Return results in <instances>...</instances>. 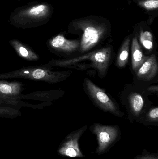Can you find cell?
<instances>
[{
    "instance_id": "ac0fdd59",
    "label": "cell",
    "mask_w": 158,
    "mask_h": 159,
    "mask_svg": "<svg viewBox=\"0 0 158 159\" xmlns=\"http://www.w3.org/2000/svg\"><path fill=\"white\" fill-rule=\"evenodd\" d=\"M139 4L147 10L157 9L158 7V0H142Z\"/></svg>"
},
{
    "instance_id": "5b68a950",
    "label": "cell",
    "mask_w": 158,
    "mask_h": 159,
    "mask_svg": "<svg viewBox=\"0 0 158 159\" xmlns=\"http://www.w3.org/2000/svg\"><path fill=\"white\" fill-rule=\"evenodd\" d=\"M93 132L97 136L98 147L96 153L102 154L116 140L118 134L117 126H106L96 123L92 126Z\"/></svg>"
},
{
    "instance_id": "4fadbf2b",
    "label": "cell",
    "mask_w": 158,
    "mask_h": 159,
    "mask_svg": "<svg viewBox=\"0 0 158 159\" xmlns=\"http://www.w3.org/2000/svg\"><path fill=\"white\" fill-rule=\"evenodd\" d=\"M9 43L15 49L19 57L29 61H36L40 57L32 48L16 39L9 41Z\"/></svg>"
},
{
    "instance_id": "3957f363",
    "label": "cell",
    "mask_w": 158,
    "mask_h": 159,
    "mask_svg": "<svg viewBox=\"0 0 158 159\" xmlns=\"http://www.w3.org/2000/svg\"><path fill=\"white\" fill-rule=\"evenodd\" d=\"M83 86L85 93L98 108L119 117L124 116V113L121 111L118 104L114 99L91 80L85 78Z\"/></svg>"
},
{
    "instance_id": "e0dca14e",
    "label": "cell",
    "mask_w": 158,
    "mask_h": 159,
    "mask_svg": "<svg viewBox=\"0 0 158 159\" xmlns=\"http://www.w3.org/2000/svg\"><path fill=\"white\" fill-rule=\"evenodd\" d=\"M21 113L19 108L5 104H0V117L15 118L20 116Z\"/></svg>"
},
{
    "instance_id": "30bf717a",
    "label": "cell",
    "mask_w": 158,
    "mask_h": 159,
    "mask_svg": "<svg viewBox=\"0 0 158 159\" xmlns=\"http://www.w3.org/2000/svg\"><path fill=\"white\" fill-rule=\"evenodd\" d=\"M158 72V64L156 55L153 53L140 66L135 73V75L136 78L139 80L148 81L154 79L157 75Z\"/></svg>"
},
{
    "instance_id": "277c9868",
    "label": "cell",
    "mask_w": 158,
    "mask_h": 159,
    "mask_svg": "<svg viewBox=\"0 0 158 159\" xmlns=\"http://www.w3.org/2000/svg\"><path fill=\"white\" fill-rule=\"evenodd\" d=\"M78 29L82 31L79 51L81 54L91 51L103 41L107 33V29L103 25L91 22L78 24Z\"/></svg>"
},
{
    "instance_id": "9c48e42d",
    "label": "cell",
    "mask_w": 158,
    "mask_h": 159,
    "mask_svg": "<svg viewBox=\"0 0 158 159\" xmlns=\"http://www.w3.org/2000/svg\"><path fill=\"white\" fill-rule=\"evenodd\" d=\"M49 12L50 9L47 5H37L20 11L18 15L17 19L21 20L19 21L20 23L23 21H41L49 16Z\"/></svg>"
},
{
    "instance_id": "ffe728a7",
    "label": "cell",
    "mask_w": 158,
    "mask_h": 159,
    "mask_svg": "<svg viewBox=\"0 0 158 159\" xmlns=\"http://www.w3.org/2000/svg\"><path fill=\"white\" fill-rule=\"evenodd\" d=\"M147 90L152 93H158V86H152L151 87H148L147 88Z\"/></svg>"
},
{
    "instance_id": "9a60e30c",
    "label": "cell",
    "mask_w": 158,
    "mask_h": 159,
    "mask_svg": "<svg viewBox=\"0 0 158 159\" xmlns=\"http://www.w3.org/2000/svg\"><path fill=\"white\" fill-rule=\"evenodd\" d=\"M130 37L124 39L116 57V65L120 69L125 68L129 61Z\"/></svg>"
},
{
    "instance_id": "44dd1931",
    "label": "cell",
    "mask_w": 158,
    "mask_h": 159,
    "mask_svg": "<svg viewBox=\"0 0 158 159\" xmlns=\"http://www.w3.org/2000/svg\"><path fill=\"white\" fill-rule=\"evenodd\" d=\"M138 159H158L156 157L154 156H143V157H139Z\"/></svg>"
},
{
    "instance_id": "2e32d148",
    "label": "cell",
    "mask_w": 158,
    "mask_h": 159,
    "mask_svg": "<svg viewBox=\"0 0 158 159\" xmlns=\"http://www.w3.org/2000/svg\"><path fill=\"white\" fill-rule=\"evenodd\" d=\"M139 41L142 47L147 53H151L155 49V42L154 37L151 32L149 31H142L139 34Z\"/></svg>"
},
{
    "instance_id": "5bb4252c",
    "label": "cell",
    "mask_w": 158,
    "mask_h": 159,
    "mask_svg": "<svg viewBox=\"0 0 158 159\" xmlns=\"http://www.w3.org/2000/svg\"><path fill=\"white\" fill-rule=\"evenodd\" d=\"M149 56L145 55L143 48L138 42L137 36H134L132 42L131 64L133 70L135 73Z\"/></svg>"
},
{
    "instance_id": "52a82bcc",
    "label": "cell",
    "mask_w": 158,
    "mask_h": 159,
    "mask_svg": "<svg viewBox=\"0 0 158 159\" xmlns=\"http://www.w3.org/2000/svg\"><path fill=\"white\" fill-rule=\"evenodd\" d=\"M147 98L145 94L139 91L129 92L125 103L129 114L133 117L138 118L148 110Z\"/></svg>"
},
{
    "instance_id": "d6986e66",
    "label": "cell",
    "mask_w": 158,
    "mask_h": 159,
    "mask_svg": "<svg viewBox=\"0 0 158 159\" xmlns=\"http://www.w3.org/2000/svg\"><path fill=\"white\" fill-rule=\"evenodd\" d=\"M146 116L147 120L153 122H158V107H152L151 109L147 110Z\"/></svg>"
},
{
    "instance_id": "ba28073f",
    "label": "cell",
    "mask_w": 158,
    "mask_h": 159,
    "mask_svg": "<svg viewBox=\"0 0 158 159\" xmlns=\"http://www.w3.org/2000/svg\"><path fill=\"white\" fill-rule=\"evenodd\" d=\"M87 129V126H85L78 130L71 133L66 137L65 142L59 148V154L70 157H83L79 148L78 141L81 135Z\"/></svg>"
},
{
    "instance_id": "8fae6325",
    "label": "cell",
    "mask_w": 158,
    "mask_h": 159,
    "mask_svg": "<svg viewBox=\"0 0 158 159\" xmlns=\"http://www.w3.org/2000/svg\"><path fill=\"white\" fill-rule=\"evenodd\" d=\"M65 92L62 90L40 91L27 94H20L16 99L36 100L50 102L62 97Z\"/></svg>"
},
{
    "instance_id": "7402d4cb",
    "label": "cell",
    "mask_w": 158,
    "mask_h": 159,
    "mask_svg": "<svg viewBox=\"0 0 158 159\" xmlns=\"http://www.w3.org/2000/svg\"><path fill=\"white\" fill-rule=\"evenodd\" d=\"M0 98H2V97H1V96H0Z\"/></svg>"
},
{
    "instance_id": "8992f818",
    "label": "cell",
    "mask_w": 158,
    "mask_h": 159,
    "mask_svg": "<svg viewBox=\"0 0 158 159\" xmlns=\"http://www.w3.org/2000/svg\"><path fill=\"white\" fill-rule=\"evenodd\" d=\"M47 46L52 53L66 56L79 51L80 41L68 40L62 34H58L49 40Z\"/></svg>"
},
{
    "instance_id": "7c38bea8",
    "label": "cell",
    "mask_w": 158,
    "mask_h": 159,
    "mask_svg": "<svg viewBox=\"0 0 158 159\" xmlns=\"http://www.w3.org/2000/svg\"><path fill=\"white\" fill-rule=\"evenodd\" d=\"M23 84L18 81L0 80V96L3 99H16L21 94Z\"/></svg>"
},
{
    "instance_id": "7a4b0ae2",
    "label": "cell",
    "mask_w": 158,
    "mask_h": 159,
    "mask_svg": "<svg viewBox=\"0 0 158 159\" xmlns=\"http://www.w3.org/2000/svg\"><path fill=\"white\" fill-rule=\"evenodd\" d=\"M53 67L48 64L24 67L16 70L0 74V80L22 78L55 84L64 81L69 77L71 71H53Z\"/></svg>"
},
{
    "instance_id": "6da1fadb",
    "label": "cell",
    "mask_w": 158,
    "mask_h": 159,
    "mask_svg": "<svg viewBox=\"0 0 158 159\" xmlns=\"http://www.w3.org/2000/svg\"><path fill=\"white\" fill-rule=\"evenodd\" d=\"M113 54L112 47H105L73 58L52 60L47 64L52 67L70 68L79 70L93 69L97 70L98 76L102 79L106 76Z\"/></svg>"
}]
</instances>
